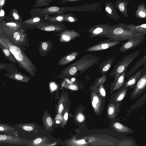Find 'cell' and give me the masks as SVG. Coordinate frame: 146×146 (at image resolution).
<instances>
[{
	"instance_id": "46",
	"label": "cell",
	"mask_w": 146,
	"mask_h": 146,
	"mask_svg": "<svg viewBox=\"0 0 146 146\" xmlns=\"http://www.w3.org/2000/svg\"><path fill=\"white\" fill-rule=\"evenodd\" d=\"M5 15L4 11L2 9H1L0 11V16H3Z\"/></svg>"
},
{
	"instance_id": "31",
	"label": "cell",
	"mask_w": 146,
	"mask_h": 146,
	"mask_svg": "<svg viewBox=\"0 0 146 146\" xmlns=\"http://www.w3.org/2000/svg\"><path fill=\"white\" fill-rule=\"evenodd\" d=\"M100 86V92L102 95L103 96H105L106 95L105 91L103 87L102 84L99 85Z\"/></svg>"
},
{
	"instance_id": "43",
	"label": "cell",
	"mask_w": 146,
	"mask_h": 146,
	"mask_svg": "<svg viewBox=\"0 0 146 146\" xmlns=\"http://www.w3.org/2000/svg\"><path fill=\"white\" fill-rule=\"evenodd\" d=\"M106 10L109 14H111L112 12L111 9L108 7H107L106 8Z\"/></svg>"
},
{
	"instance_id": "15",
	"label": "cell",
	"mask_w": 146,
	"mask_h": 146,
	"mask_svg": "<svg viewBox=\"0 0 146 146\" xmlns=\"http://www.w3.org/2000/svg\"><path fill=\"white\" fill-rule=\"evenodd\" d=\"M146 85V69L143 73L137 82L134 91V94L142 91L144 89Z\"/></svg>"
},
{
	"instance_id": "36",
	"label": "cell",
	"mask_w": 146,
	"mask_h": 146,
	"mask_svg": "<svg viewBox=\"0 0 146 146\" xmlns=\"http://www.w3.org/2000/svg\"><path fill=\"white\" fill-rule=\"evenodd\" d=\"M46 121L47 124L49 126H51L52 125V121L51 118L50 117H48L46 119Z\"/></svg>"
},
{
	"instance_id": "51",
	"label": "cell",
	"mask_w": 146,
	"mask_h": 146,
	"mask_svg": "<svg viewBox=\"0 0 146 146\" xmlns=\"http://www.w3.org/2000/svg\"><path fill=\"white\" fill-rule=\"evenodd\" d=\"M59 122L58 121H56V123H59Z\"/></svg>"
},
{
	"instance_id": "12",
	"label": "cell",
	"mask_w": 146,
	"mask_h": 146,
	"mask_svg": "<svg viewBox=\"0 0 146 146\" xmlns=\"http://www.w3.org/2000/svg\"><path fill=\"white\" fill-rule=\"evenodd\" d=\"M116 59V57L112 56L102 61L98 66L99 73L103 75L108 72Z\"/></svg>"
},
{
	"instance_id": "37",
	"label": "cell",
	"mask_w": 146,
	"mask_h": 146,
	"mask_svg": "<svg viewBox=\"0 0 146 146\" xmlns=\"http://www.w3.org/2000/svg\"><path fill=\"white\" fill-rule=\"evenodd\" d=\"M41 139L40 138H38L35 140L33 141V143L35 145H37L39 144L41 141Z\"/></svg>"
},
{
	"instance_id": "33",
	"label": "cell",
	"mask_w": 146,
	"mask_h": 146,
	"mask_svg": "<svg viewBox=\"0 0 146 146\" xmlns=\"http://www.w3.org/2000/svg\"><path fill=\"white\" fill-rule=\"evenodd\" d=\"M114 108L113 107H109L108 110V114L109 115H112L114 113Z\"/></svg>"
},
{
	"instance_id": "19",
	"label": "cell",
	"mask_w": 146,
	"mask_h": 146,
	"mask_svg": "<svg viewBox=\"0 0 146 146\" xmlns=\"http://www.w3.org/2000/svg\"><path fill=\"white\" fill-rule=\"evenodd\" d=\"M127 70H124L119 76L115 83L112 85L114 86L113 91H115L119 88L123 84L125 79Z\"/></svg>"
},
{
	"instance_id": "13",
	"label": "cell",
	"mask_w": 146,
	"mask_h": 146,
	"mask_svg": "<svg viewBox=\"0 0 146 146\" xmlns=\"http://www.w3.org/2000/svg\"><path fill=\"white\" fill-rule=\"evenodd\" d=\"M146 69V67H144V68L137 71L129 77L125 82V87H132L136 84L141 77L143 73Z\"/></svg>"
},
{
	"instance_id": "9",
	"label": "cell",
	"mask_w": 146,
	"mask_h": 146,
	"mask_svg": "<svg viewBox=\"0 0 146 146\" xmlns=\"http://www.w3.org/2000/svg\"><path fill=\"white\" fill-rule=\"evenodd\" d=\"M24 139L13 135L0 134V143L20 145L25 143Z\"/></svg>"
},
{
	"instance_id": "29",
	"label": "cell",
	"mask_w": 146,
	"mask_h": 146,
	"mask_svg": "<svg viewBox=\"0 0 146 146\" xmlns=\"http://www.w3.org/2000/svg\"><path fill=\"white\" fill-rule=\"evenodd\" d=\"M65 17L66 21L68 22H75L78 20V19L75 16L70 14H65Z\"/></svg>"
},
{
	"instance_id": "26",
	"label": "cell",
	"mask_w": 146,
	"mask_h": 146,
	"mask_svg": "<svg viewBox=\"0 0 146 146\" xmlns=\"http://www.w3.org/2000/svg\"><path fill=\"white\" fill-rule=\"evenodd\" d=\"M113 126L117 130L119 131L127 132L129 130L128 128L118 122L115 123Z\"/></svg>"
},
{
	"instance_id": "14",
	"label": "cell",
	"mask_w": 146,
	"mask_h": 146,
	"mask_svg": "<svg viewBox=\"0 0 146 146\" xmlns=\"http://www.w3.org/2000/svg\"><path fill=\"white\" fill-rule=\"evenodd\" d=\"M0 132L9 135L18 136V131L11 125L0 123Z\"/></svg>"
},
{
	"instance_id": "38",
	"label": "cell",
	"mask_w": 146,
	"mask_h": 146,
	"mask_svg": "<svg viewBox=\"0 0 146 146\" xmlns=\"http://www.w3.org/2000/svg\"><path fill=\"white\" fill-rule=\"evenodd\" d=\"M119 8L121 11H123L124 9V4L121 3H120L118 6Z\"/></svg>"
},
{
	"instance_id": "25",
	"label": "cell",
	"mask_w": 146,
	"mask_h": 146,
	"mask_svg": "<svg viewBox=\"0 0 146 146\" xmlns=\"http://www.w3.org/2000/svg\"><path fill=\"white\" fill-rule=\"evenodd\" d=\"M52 0H36L35 7H40L42 6H47L50 4Z\"/></svg>"
},
{
	"instance_id": "35",
	"label": "cell",
	"mask_w": 146,
	"mask_h": 146,
	"mask_svg": "<svg viewBox=\"0 0 146 146\" xmlns=\"http://www.w3.org/2000/svg\"><path fill=\"white\" fill-rule=\"evenodd\" d=\"M41 47L43 50H46L48 47L47 43L46 42H43L42 44Z\"/></svg>"
},
{
	"instance_id": "17",
	"label": "cell",
	"mask_w": 146,
	"mask_h": 146,
	"mask_svg": "<svg viewBox=\"0 0 146 146\" xmlns=\"http://www.w3.org/2000/svg\"><path fill=\"white\" fill-rule=\"evenodd\" d=\"M36 28L42 31H59L62 29V27L59 25L40 23L36 26Z\"/></svg>"
},
{
	"instance_id": "42",
	"label": "cell",
	"mask_w": 146,
	"mask_h": 146,
	"mask_svg": "<svg viewBox=\"0 0 146 146\" xmlns=\"http://www.w3.org/2000/svg\"><path fill=\"white\" fill-rule=\"evenodd\" d=\"M78 119L80 121H81L83 120L84 119V117L82 114H80L78 116Z\"/></svg>"
},
{
	"instance_id": "40",
	"label": "cell",
	"mask_w": 146,
	"mask_h": 146,
	"mask_svg": "<svg viewBox=\"0 0 146 146\" xmlns=\"http://www.w3.org/2000/svg\"><path fill=\"white\" fill-rule=\"evenodd\" d=\"M139 16L142 17H145V13L142 11H140L139 13Z\"/></svg>"
},
{
	"instance_id": "27",
	"label": "cell",
	"mask_w": 146,
	"mask_h": 146,
	"mask_svg": "<svg viewBox=\"0 0 146 146\" xmlns=\"http://www.w3.org/2000/svg\"><path fill=\"white\" fill-rule=\"evenodd\" d=\"M16 67V65L15 63H0V70H5L6 71L9 68Z\"/></svg>"
},
{
	"instance_id": "1",
	"label": "cell",
	"mask_w": 146,
	"mask_h": 146,
	"mask_svg": "<svg viewBox=\"0 0 146 146\" xmlns=\"http://www.w3.org/2000/svg\"><path fill=\"white\" fill-rule=\"evenodd\" d=\"M0 43L9 49L20 68L24 70L32 76H35L36 67L23 50L18 46L12 44L8 38L2 35H0Z\"/></svg>"
},
{
	"instance_id": "49",
	"label": "cell",
	"mask_w": 146,
	"mask_h": 146,
	"mask_svg": "<svg viewBox=\"0 0 146 146\" xmlns=\"http://www.w3.org/2000/svg\"><path fill=\"white\" fill-rule=\"evenodd\" d=\"M64 118L66 120L68 119V113H66L64 115Z\"/></svg>"
},
{
	"instance_id": "28",
	"label": "cell",
	"mask_w": 146,
	"mask_h": 146,
	"mask_svg": "<svg viewBox=\"0 0 146 146\" xmlns=\"http://www.w3.org/2000/svg\"><path fill=\"white\" fill-rule=\"evenodd\" d=\"M107 76L106 74H104L100 77L96 79L95 82V86H97L101 84H103L107 79Z\"/></svg>"
},
{
	"instance_id": "45",
	"label": "cell",
	"mask_w": 146,
	"mask_h": 146,
	"mask_svg": "<svg viewBox=\"0 0 146 146\" xmlns=\"http://www.w3.org/2000/svg\"><path fill=\"white\" fill-rule=\"evenodd\" d=\"M50 87L51 89L53 90H55L56 88V85L54 83L51 84Z\"/></svg>"
},
{
	"instance_id": "2",
	"label": "cell",
	"mask_w": 146,
	"mask_h": 146,
	"mask_svg": "<svg viewBox=\"0 0 146 146\" xmlns=\"http://www.w3.org/2000/svg\"><path fill=\"white\" fill-rule=\"evenodd\" d=\"M100 58L99 56L87 54L66 68L63 72L64 74L68 75H73L78 71L82 73L92 66L98 64Z\"/></svg>"
},
{
	"instance_id": "8",
	"label": "cell",
	"mask_w": 146,
	"mask_h": 146,
	"mask_svg": "<svg viewBox=\"0 0 146 146\" xmlns=\"http://www.w3.org/2000/svg\"><path fill=\"white\" fill-rule=\"evenodd\" d=\"M6 71L8 73L4 75L10 79L23 82H28L30 80V78L19 71L17 67L11 68Z\"/></svg>"
},
{
	"instance_id": "34",
	"label": "cell",
	"mask_w": 146,
	"mask_h": 146,
	"mask_svg": "<svg viewBox=\"0 0 146 146\" xmlns=\"http://www.w3.org/2000/svg\"><path fill=\"white\" fill-rule=\"evenodd\" d=\"M69 89L71 90H76L78 89V87L76 85L74 84H70L68 86Z\"/></svg>"
},
{
	"instance_id": "16",
	"label": "cell",
	"mask_w": 146,
	"mask_h": 146,
	"mask_svg": "<svg viewBox=\"0 0 146 146\" xmlns=\"http://www.w3.org/2000/svg\"><path fill=\"white\" fill-rule=\"evenodd\" d=\"M146 64V55L140 59L126 73V76L129 78L134 74L143 65Z\"/></svg>"
},
{
	"instance_id": "10",
	"label": "cell",
	"mask_w": 146,
	"mask_h": 146,
	"mask_svg": "<svg viewBox=\"0 0 146 146\" xmlns=\"http://www.w3.org/2000/svg\"><path fill=\"white\" fill-rule=\"evenodd\" d=\"M112 29L108 27H95L89 29L88 32L91 33L90 37L99 36L104 37L105 36L111 32Z\"/></svg>"
},
{
	"instance_id": "48",
	"label": "cell",
	"mask_w": 146,
	"mask_h": 146,
	"mask_svg": "<svg viewBox=\"0 0 146 146\" xmlns=\"http://www.w3.org/2000/svg\"><path fill=\"white\" fill-rule=\"evenodd\" d=\"M77 143L79 144H84L85 143L84 140H79L77 142Z\"/></svg>"
},
{
	"instance_id": "24",
	"label": "cell",
	"mask_w": 146,
	"mask_h": 146,
	"mask_svg": "<svg viewBox=\"0 0 146 146\" xmlns=\"http://www.w3.org/2000/svg\"><path fill=\"white\" fill-rule=\"evenodd\" d=\"M40 21L41 19L39 17L33 16L30 19L24 22L23 23L29 25H35L40 23Z\"/></svg>"
},
{
	"instance_id": "39",
	"label": "cell",
	"mask_w": 146,
	"mask_h": 146,
	"mask_svg": "<svg viewBox=\"0 0 146 146\" xmlns=\"http://www.w3.org/2000/svg\"><path fill=\"white\" fill-rule=\"evenodd\" d=\"M64 109L63 106L62 104H61L59 107L58 112L59 113H61Z\"/></svg>"
},
{
	"instance_id": "20",
	"label": "cell",
	"mask_w": 146,
	"mask_h": 146,
	"mask_svg": "<svg viewBox=\"0 0 146 146\" xmlns=\"http://www.w3.org/2000/svg\"><path fill=\"white\" fill-rule=\"evenodd\" d=\"M0 48L4 53L5 57L13 63H17V62L13 54L9 49L0 43Z\"/></svg>"
},
{
	"instance_id": "21",
	"label": "cell",
	"mask_w": 146,
	"mask_h": 146,
	"mask_svg": "<svg viewBox=\"0 0 146 146\" xmlns=\"http://www.w3.org/2000/svg\"><path fill=\"white\" fill-rule=\"evenodd\" d=\"M6 25L8 29L7 33L9 36L7 38L11 36L14 32L20 29H19L20 25L15 23H8L6 24Z\"/></svg>"
},
{
	"instance_id": "44",
	"label": "cell",
	"mask_w": 146,
	"mask_h": 146,
	"mask_svg": "<svg viewBox=\"0 0 146 146\" xmlns=\"http://www.w3.org/2000/svg\"><path fill=\"white\" fill-rule=\"evenodd\" d=\"M93 100L97 104L99 102V99L96 96H94L93 98Z\"/></svg>"
},
{
	"instance_id": "3",
	"label": "cell",
	"mask_w": 146,
	"mask_h": 146,
	"mask_svg": "<svg viewBox=\"0 0 146 146\" xmlns=\"http://www.w3.org/2000/svg\"><path fill=\"white\" fill-rule=\"evenodd\" d=\"M140 50L131 53L123 57L115 66L109 75L110 77H114L112 85L115 83L118 77L138 55Z\"/></svg>"
},
{
	"instance_id": "5",
	"label": "cell",
	"mask_w": 146,
	"mask_h": 146,
	"mask_svg": "<svg viewBox=\"0 0 146 146\" xmlns=\"http://www.w3.org/2000/svg\"><path fill=\"white\" fill-rule=\"evenodd\" d=\"M8 38L12 44L18 46L24 51L27 38V34L23 29H21L15 31Z\"/></svg>"
},
{
	"instance_id": "11",
	"label": "cell",
	"mask_w": 146,
	"mask_h": 146,
	"mask_svg": "<svg viewBox=\"0 0 146 146\" xmlns=\"http://www.w3.org/2000/svg\"><path fill=\"white\" fill-rule=\"evenodd\" d=\"M63 8L56 6H52L47 7L42 9H36L33 10L34 13L35 12L36 15L40 14L49 15L55 14H62L64 12L62 10Z\"/></svg>"
},
{
	"instance_id": "7",
	"label": "cell",
	"mask_w": 146,
	"mask_h": 146,
	"mask_svg": "<svg viewBox=\"0 0 146 146\" xmlns=\"http://www.w3.org/2000/svg\"><path fill=\"white\" fill-rule=\"evenodd\" d=\"M145 38V35H143L129 39L122 43L119 50L121 52H124L131 50L140 44Z\"/></svg>"
},
{
	"instance_id": "41",
	"label": "cell",
	"mask_w": 146,
	"mask_h": 146,
	"mask_svg": "<svg viewBox=\"0 0 146 146\" xmlns=\"http://www.w3.org/2000/svg\"><path fill=\"white\" fill-rule=\"evenodd\" d=\"M6 0H0V9H1L5 4Z\"/></svg>"
},
{
	"instance_id": "4",
	"label": "cell",
	"mask_w": 146,
	"mask_h": 146,
	"mask_svg": "<svg viewBox=\"0 0 146 146\" xmlns=\"http://www.w3.org/2000/svg\"><path fill=\"white\" fill-rule=\"evenodd\" d=\"M143 35H145L126 30L123 27H117L113 29L111 32L106 35L104 37H108L115 40L124 41Z\"/></svg>"
},
{
	"instance_id": "50",
	"label": "cell",
	"mask_w": 146,
	"mask_h": 146,
	"mask_svg": "<svg viewBox=\"0 0 146 146\" xmlns=\"http://www.w3.org/2000/svg\"><path fill=\"white\" fill-rule=\"evenodd\" d=\"M75 80V79L74 78H73L71 80L72 81H74Z\"/></svg>"
},
{
	"instance_id": "18",
	"label": "cell",
	"mask_w": 146,
	"mask_h": 146,
	"mask_svg": "<svg viewBox=\"0 0 146 146\" xmlns=\"http://www.w3.org/2000/svg\"><path fill=\"white\" fill-rule=\"evenodd\" d=\"M78 54V52H74L65 56L58 62V64L60 65H66L74 60Z\"/></svg>"
},
{
	"instance_id": "32",
	"label": "cell",
	"mask_w": 146,
	"mask_h": 146,
	"mask_svg": "<svg viewBox=\"0 0 146 146\" xmlns=\"http://www.w3.org/2000/svg\"><path fill=\"white\" fill-rule=\"evenodd\" d=\"M13 16L14 18L16 20H19V16L18 13L16 12V10H14L12 12Z\"/></svg>"
},
{
	"instance_id": "23",
	"label": "cell",
	"mask_w": 146,
	"mask_h": 146,
	"mask_svg": "<svg viewBox=\"0 0 146 146\" xmlns=\"http://www.w3.org/2000/svg\"><path fill=\"white\" fill-rule=\"evenodd\" d=\"M65 15V14H61L51 16L46 15L44 19L47 21L53 22L64 21H66Z\"/></svg>"
},
{
	"instance_id": "30",
	"label": "cell",
	"mask_w": 146,
	"mask_h": 146,
	"mask_svg": "<svg viewBox=\"0 0 146 146\" xmlns=\"http://www.w3.org/2000/svg\"><path fill=\"white\" fill-rule=\"evenodd\" d=\"M126 92V89H125L121 92V93L117 97V101H120L123 100L125 94V92Z\"/></svg>"
},
{
	"instance_id": "22",
	"label": "cell",
	"mask_w": 146,
	"mask_h": 146,
	"mask_svg": "<svg viewBox=\"0 0 146 146\" xmlns=\"http://www.w3.org/2000/svg\"><path fill=\"white\" fill-rule=\"evenodd\" d=\"M79 34L74 31H67L64 32L61 36L62 39L64 40L68 41L76 36H78Z\"/></svg>"
},
{
	"instance_id": "6",
	"label": "cell",
	"mask_w": 146,
	"mask_h": 146,
	"mask_svg": "<svg viewBox=\"0 0 146 146\" xmlns=\"http://www.w3.org/2000/svg\"><path fill=\"white\" fill-rule=\"evenodd\" d=\"M121 41L109 38L99 42L98 44L88 48L87 52H94L108 49L119 44Z\"/></svg>"
},
{
	"instance_id": "47",
	"label": "cell",
	"mask_w": 146,
	"mask_h": 146,
	"mask_svg": "<svg viewBox=\"0 0 146 146\" xmlns=\"http://www.w3.org/2000/svg\"><path fill=\"white\" fill-rule=\"evenodd\" d=\"M92 106L93 108H96L97 107V103L95 102L93 100L92 101Z\"/></svg>"
}]
</instances>
